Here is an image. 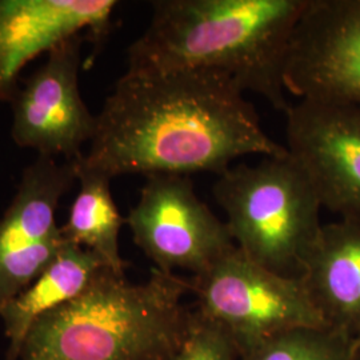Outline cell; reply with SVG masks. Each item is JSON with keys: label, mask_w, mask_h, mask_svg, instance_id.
I'll use <instances>...</instances> for the list:
<instances>
[{"label": "cell", "mask_w": 360, "mask_h": 360, "mask_svg": "<svg viewBox=\"0 0 360 360\" xmlns=\"http://www.w3.org/2000/svg\"><path fill=\"white\" fill-rule=\"evenodd\" d=\"M235 245L259 266L302 279L322 231V203L306 171L288 154L240 165L212 187Z\"/></svg>", "instance_id": "cell-4"}, {"label": "cell", "mask_w": 360, "mask_h": 360, "mask_svg": "<svg viewBox=\"0 0 360 360\" xmlns=\"http://www.w3.org/2000/svg\"><path fill=\"white\" fill-rule=\"evenodd\" d=\"M126 224L154 269L168 274L200 275L236 247L226 221L199 198L188 176H147Z\"/></svg>", "instance_id": "cell-6"}, {"label": "cell", "mask_w": 360, "mask_h": 360, "mask_svg": "<svg viewBox=\"0 0 360 360\" xmlns=\"http://www.w3.org/2000/svg\"><path fill=\"white\" fill-rule=\"evenodd\" d=\"M188 281L195 307L231 335L240 358L274 335L324 326L302 279L259 266L238 247Z\"/></svg>", "instance_id": "cell-5"}, {"label": "cell", "mask_w": 360, "mask_h": 360, "mask_svg": "<svg viewBox=\"0 0 360 360\" xmlns=\"http://www.w3.org/2000/svg\"><path fill=\"white\" fill-rule=\"evenodd\" d=\"M115 0H0V103H11L27 63L65 39L102 44L112 28Z\"/></svg>", "instance_id": "cell-11"}, {"label": "cell", "mask_w": 360, "mask_h": 360, "mask_svg": "<svg viewBox=\"0 0 360 360\" xmlns=\"http://www.w3.org/2000/svg\"><path fill=\"white\" fill-rule=\"evenodd\" d=\"M169 360H240V352L231 335L195 307L186 338Z\"/></svg>", "instance_id": "cell-16"}, {"label": "cell", "mask_w": 360, "mask_h": 360, "mask_svg": "<svg viewBox=\"0 0 360 360\" xmlns=\"http://www.w3.org/2000/svg\"><path fill=\"white\" fill-rule=\"evenodd\" d=\"M355 338L328 326H304L274 335L240 360H352Z\"/></svg>", "instance_id": "cell-15"}, {"label": "cell", "mask_w": 360, "mask_h": 360, "mask_svg": "<svg viewBox=\"0 0 360 360\" xmlns=\"http://www.w3.org/2000/svg\"><path fill=\"white\" fill-rule=\"evenodd\" d=\"M360 360V335L355 338V351H354V359Z\"/></svg>", "instance_id": "cell-17"}, {"label": "cell", "mask_w": 360, "mask_h": 360, "mask_svg": "<svg viewBox=\"0 0 360 360\" xmlns=\"http://www.w3.org/2000/svg\"><path fill=\"white\" fill-rule=\"evenodd\" d=\"M300 99L360 104V0H309L284 70Z\"/></svg>", "instance_id": "cell-10"}, {"label": "cell", "mask_w": 360, "mask_h": 360, "mask_svg": "<svg viewBox=\"0 0 360 360\" xmlns=\"http://www.w3.org/2000/svg\"><path fill=\"white\" fill-rule=\"evenodd\" d=\"M190 281L153 269L131 283L104 267L72 300L40 316L18 360H169L183 343Z\"/></svg>", "instance_id": "cell-3"}, {"label": "cell", "mask_w": 360, "mask_h": 360, "mask_svg": "<svg viewBox=\"0 0 360 360\" xmlns=\"http://www.w3.org/2000/svg\"><path fill=\"white\" fill-rule=\"evenodd\" d=\"M285 139L323 208L360 221V104L300 99L285 112Z\"/></svg>", "instance_id": "cell-9"}, {"label": "cell", "mask_w": 360, "mask_h": 360, "mask_svg": "<svg viewBox=\"0 0 360 360\" xmlns=\"http://www.w3.org/2000/svg\"><path fill=\"white\" fill-rule=\"evenodd\" d=\"M287 154L231 77L203 70L129 72L116 82L82 163L107 175H221L242 156Z\"/></svg>", "instance_id": "cell-1"}, {"label": "cell", "mask_w": 360, "mask_h": 360, "mask_svg": "<svg viewBox=\"0 0 360 360\" xmlns=\"http://www.w3.org/2000/svg\"><path fill=\"white\" fill-rule=\"evenodd\" d=\"M83 35L65 39L19 87L11 101L13 142L39 156L83 158L82 146L91 142L96 115L91 114L79 91Z\"/></svg>", "instance_id": "cell-8"}, {"label": "cell", "mask_w": 360, "mask_h": 360, "mask_svg": "<svg viewBox=\"0 0 360 360\" xmlns=\"http://www.w3.org/2000/svg\"><path fill=\"white\" fill-rule=\"evenodd\" d=\"M104 267L102 259L90 250L65 242L50 266L0 309L10 342L6 360H18L27 334L39 318L82 294Z\"/></svg>", "instance_id": "cell-13"}, {"label": "cell", "mask_w": 360, "mask_h": 360, "mask_svg": "<svg viewBox=\"0 0 360 360\" xmlns=\"http://www.w3.org/2000/svg\"><path fill=\"white\" fill-rule=\"evenodd\" d=\"M111 180L79 159V191L60 230L67 242L90 250L105 267L124 274L127 263L120 255L119 235L126 218L120 215L112 198Z\"/></svg>", "instance_id": "cell-14"}, {"label": "cell", "mask_w": 360, "mask_h": 360, "mask_svg": "<svg viewBox=\"0 0 360 360\" xmlns=\"http://www.w3.org/2000/svg\"><path fill=\"white\" fill-rule=\"evenodd\" d=\"M309 0H156L127 50L129 72L203 70L287 112L284 70Z\"/></svg>", "instance_id": "cell-2"}, {"label": "cell", "mask_w": 360, "mask_h": 360, "mask_svg": "<svg viewBox=\"0 0 360 360\" xmlns=\"http://www.w3.org/2000/svg\"><path fill=\"white\" fill-rule=\"evenodd\" d=\"M302 282L324 326L360 335V221L323 224Z\"/></svg>", "instance_id": "cell-12"}, {"label": "cell", "mask_w": 360, "mask_h": 360, "mask_svg": "<svg viewBox=\"0 0 360 360\" xmlns=\"http://www.w3.org/2000/svg\"><path fill=\"white\" fill-rule=\"evenodd\" d=\"M77 162L59 163L55 158L38 156L23 171L13 202L0 218V309L65 247L56 210L77 180Z\"/></svg>", "instance_id": "cell-7"}]
</instances>
